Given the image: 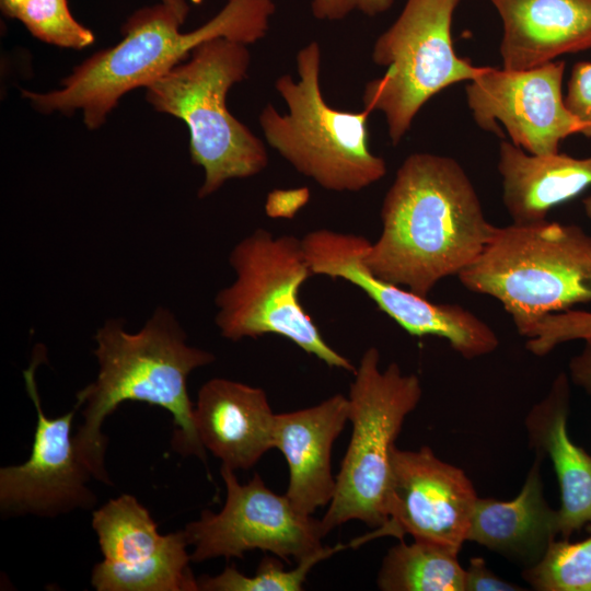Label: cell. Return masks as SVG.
Here are the masks:
<instances>
[{"label": "cell", "instance_id": "4fadbf2b", "mask_svg": "<svg viewBox=\"0 0 591 591\" xmlns=\"http://www.w3.org/2000/svg\"><path fill=\"white\" fill-rule=\"evenodd\" d=\"M46 362V348L37 345L23 378L36 410L32 451L27 461L0 468L2 518L35 515L55 518L77 509L90 510L96 496L89 487L93 478L81 461L71 427L79 406L50 418L42 408L35 371Z\"/></svg>", "mask_w": 591, "mask_h": 591}, {"label": "cell", "instance_id": "cb8c5ba5", "mask_svg": "<svg viewBox=\"0 0 591 591\" xmlns=\"http://www.w3.org/2000/svg\"><path fill=\"white\" fill-rule=\"evenodd\" d=\"M523 577L540 591H591V536L575 543L554 538Z\"/></svg>", "mask_w": 591, "mask_h": 591}, {"label": "cell", "instance_id": "d4e9b609", "mask_svg": "<svg viewBox=\"0 0 591 591\" xmlns=\"http://www.w3.org/2000/svg\"><path fill=\"white\" fill-rule=\"evenodd\" d=\"M9 16L37 39L60 48L80 50L95 40L93 32L73 18L67 0H24Z\"/></svg>", "mask_w": 591, "mask_h": 591}, {"label": "cell", "instance_id": "8992f818", "mask_svg": "<svg viewBox=\"0 0 591 591\" xmlns=\"http://www.w3.org/2000/svg\"><path fill=\"white\" fill-rule=\"evenodd\" d=\"M299 80L282 74L275 88L288 106L268 103L258 123L268 144L299 173L326 190L359 192L386 174V162L369 148L370 112L328 105L320 85L321 48L311 42L297 54Z\"/></svg>", "mask_w": 591, "mask_h": 591}, {"label": "cell", "instance_id": "8fae6325", "mask_svg": "<svg viewBox=\"0 0 591 591\" xmlns=\"http://www.w3.org/2000/svg\"><path fill=\"white\" fill-rule=\"evenodd\" d=\"M227 489L219 512L205 509L184 532L193 547L190 559L201 563L217 557L243 558L254 549L271 553L290 564L323 547L320 520L301 513L286 495L269 489L258 474L240 484L234 471L222 465Z\"/></svg>", "mask_w": 591, "mask_h": 591}, {"label": "cell", "instance_id": "5bb4252c", "mask_svg": "<svg viewBox=\"0 0 591 591\" xmlns=\"http://www.w3.org/2000/svg\"><path fill=\"white\" fill-rule=\"evenodd\" d=\"M102 561L91 584L97 591H199L183 531L160 534L150 512L123 494L92 512Z\"/></svg>", "mask_w": 591, "mask_h": 591}, {"label": "cell", "instance_id": "3957f363", "mask_svg": "<svg viewBox=\"0 0 591 591\" xmlns=\"http://www.w3.org/2000/svg\"><path fill=\"white\" fill-rule=\"evenodd\" d=\"M275 10L274 0H225L212 19L183 33L164 3L143 7L124 23L119 43L74 66L58 89H23L21 95L42 114L79 112L88 129H99L125 94L146 89L204 42L225 37L250 45L265 37Z\"/></svg>", "mask_w": 591, "mask_h": 591}, {"label": "cell", "instance_id": "836d02e7", "mask_svg": "<svg viewBox=\"0 0 591 591\" xmlns=\"http://www.w3.org/2000/svg\"><path fill=\"white\" fill-rule=\"evenodd\" d=\"M582 204L584 212L591 222V194L583 199Z\"/></svg>", "mask_w": 591, "mask_h": 591}, {"label": "cell", "instance_id": "6da1fadb", "mask_svg": "<svg viewBox=\"0 0 591 591\" xmlns=\"http://www.w3.org/2000/svg\"><path fill=\"white\" fill-rule=\"evenodd\" d=\"M382 230L364 251L370 271L426 297L483 253L497 228L460 163L416 152L398 167L381 206Z\"/></svg>", "mask_w": 591, "mask_h": 591}, {"label": "cell", "instance_id": "5b68a950", "mask_svg": "<svg viewBox=\"0 0 591 591\" xmlns=\"http://www.w3.org/2000/svg\"><path fill=\"white\" fill-rule=\"evenodd\" d=\"M457 278L467 290L498 300L525 336L543 316L591 301V235L547 220L498 227Z\"/></svg>", "mask_w": 591, "mask_h": 591}, {"label": "cell", "instance_id": "83f0119b", "mask_svg": "<svg viewBox=\"0 0 591 591\" xmlns=\"http://www.w3.org/2000/svg\"><path fill=\"white\" fill-rule=\"evenodd\" d=\"M394 0H312L314 18L323 21H340L352 12L375 16L390 10Z\"/></svg>", "mask_w": 591, "mask_h": 591}, {"label": "cell", "instance_id": "30bf717a", "mask_svg": "<svg viewBox=\"0 0 591 591\" xmlns=\"http://www.w3.org/2000/svg\"><path fill=\"white\" fill-rule=\"evenodd\" d=\"M301 240L313 276L343 279L356 286L409 335L443 338L465 359L483 357L498 348L494 329L465 308L431 302L374 276L363 259L370 242L364 236L318 229Z\"/></svg>", "mask_w": 591, "mask_h": 591}, {"label": "cell", "instance_id": "f546056e", "mask_svg": "<svg viewBox=\"0 0 591 591\" xmlns=\"http://www.w3.org/2000/svg\"><path fill=\"white\" fill-rule=\"evenodd\" d=\"M308 199L306 188L276 189L267 197L266 213L271 218H292Z\"/></svg>", "mask_w": 591, "mask_h": 591}, {"label": "cell", "instance_id": "44dd1931", "mask_svg": "<svg viewBox=\"0 0 591 591\" xmlns=\"http://www.w3.org/2000/svg\"><path fill=\"white\" fill-rule=\"evenodd\" d=\"M536 459L519 495L512 500L477 498L466 541L497 553L537 561L558 531V513L546 502Z\"/></svg>", "mask_w": 591, "mask_h": 591}, {"label": "cell", "instance_id": "1f68e13d", "mask_svg": "<svg viewBox=\"0 0 591 591\" xmlns=\"http://www.w3.org/2000/svg\"><path fill=\"white\" fill-rule=\"evenodd\" d=\"M161 2L174 12L182 24L185 23L190 10L187 0H161Z\"/></svg>", "mask_w": 591, "mask_h": 591}, {"label": "cell", "instance_id": "52a82bcc", "mask_svg": "<svg viewBox=\"0 0 591 591\" xmlns=\"http://www.w3.org/2000/svg\"><path fill=\"white\" fill-rule=\"evenodd\" d=\"M229 263L236 278L215 299L222 337L239 341L279 335L331 368L356 371L327 344L300 302V288L313 276L302 240L256 229L234 245Z\"/></svg>", "mask_w": 591, "mask_h": 591}, {"label": "cell", "instance_id": "ffe728a7", "mask_svg": "<svg viewBox=\"0 0 591 591\" xmlns=\"http://www.w3.org/2000/svg\"><path fill=\"white\" fill-rule=\"evenodd\" d=\"M498 171L502 201L515 224L545 221L554 207L591 186V157L531 154L511 141L499 146Z\"/></svg>", "mask_w": 591, "mask_h": 591}, {"label": "cell", "instance_id": "4316f807", "mask_svg": "<svg viewBox=\"0 0 591 591\" xmlns=\"http://www.w3.org/2000/svg\"><path fill=\"white\" fill-rule=\"evenodd\" d=\"M565 103L583 124L581 131L591 137V62H577L570 73Z\"/></svg>", "mask_w": 591, "mask_h": 591}, {"label": "cell", "instance_id": "7402d4cb", "mask_svg": "<svg viewBox=\"0 0 591 591\" xmlns=\"http://www.w3.org/2000/svg\"><path fill=\"white\" fill-rule=\"evenodd\" d=\"M457 554L442 545L402 540L384 556L378 587L383 591H464Z\"/></svg>", "mask_w": 591, "mask_h": 591}, {"label": "cell", "instance_id": "2e32d148", "mask_svg": "<svg viewBox=\"0 0 591 591\" xmlns=\"http://www.w3.org/2000/svg\"><path fill=\"white\" fill-rule=\"evenodd\" d=\"M348 420L349 401L343 394L308 408L276 414L274 448L283 454L289 467L285 495L303 514L312 515L334 497L332 449Z\"/></svg>", "mask_w": 591, "mask_h": 591}, {"label": "cell", "instance_id": "603a6c76", "mask_svg": "<svg viewBox=\"0 0 591 591\" xmlns=\"http://www.w3.org/2000/svg\"><path fill=\"white\" fill-rule=\"evenodd\" d=\"M347 548L349 545L343 543L323 546L298 561L293 569H285L277 556H265L254 576H246L232 565L219 575L199 577L198 588L199 591H301L316 564Z\"/></svg>", "mask_w": 591, "mask_h": 591}, {"label": "cell", "instance_id": "ba28073f", "mask_svg": "<svg viewBox=\"0 0 591 591\" xmlns=\"http://www.w3.org/2000/svg\"><path fill=\"white\" fill-rule=\"evenodd\" d=\"M379 362L378 348L370 347L354 372L348 395L352 431L334 497L320 520L324 536L351 520L372 528L387 520L391 452L422 389L416 374L403 373L395 362L381 371Z\"/></svg>", "mask_w": 591, "mask_h": 591}, {"label": "cell", "instance_id": "9a60e30c", "mask_svg": "<svg viewBox=\"0 0 591 591\" xmlns=\"http://www.w3.org/2000/svg\"><path fill=\"white\" fill-rule=\"evenodd\" d=\"M564 72V61L522 70L484 66L465 88L475 123L499 135L502 125L510 141L531 154L558 152L564 139L583 129L565 103Z\"/></svg>", "mask_w": 591, "mask_h": 591}, {"label": "cell", "instance_id": "484cf974", "mask_svg": "<svg viewBox=\"0 0 591 591\" xmlns=\"http://www.w3.org/2000/svg\"><path fill=\"white\" fill-rule=\"evenodd\" d=\"M524 337L528 338L526 349L543 357L560 344L591 338V312L570 309L547 314Z\"/></svg>", "mask_w": 591, "mask_h": 591}, {"label": "cell", "instance_id": "ac0fdd59", "mask_svg": "<svg viewBox=\"0 0 591 591\" xmlns=\"http://www.w3.org/2000/svg\"><path fill=\"white\" fill-rule=\"evenodd\" d=\"M502 22V67L522 70L591 49V0H489Z\"/></svg>", "mask_w": 591, "mask_h": 591}, {"label": "cell", "instance_id": "4dcf8cb0", "mask_svg": "<svg viewBox=\"0 0 591 591\" xmlns=\"http://www.w3.org/2000/svg\"><path fill=\"white\" fill-rule=\"evenodd\" d=\"M570 380L591 395V338L584 340L582 350L569 362Z\"/></svg>", "mask_w": 591, "mask_h": 591}, {"label": "cell", "instance_id": "9c48e42d", "mask_svg": "<svg viewBox=\"0 0 591 591\" xmlns=\"http://www.w3.org/2000/svg\"><path fill=\"white\" fill-rule=\"evenodd\" d=\"M459 2L406 0L397 19L373 45V62L386 70L366 84L363 108L384 115L394 146L432 96L473 80L483 70L484 66L455 53L452 21Z\"/></svg>", "mask_w": 591, "mask_h": 591}, {"label": "cell", "instance_id": "d6a6232c", "mask_svg": "<svg viewBox=\"0 0 591 591\" xmlns=\"http://www.w3.org/2000/svg\"><path fill=\"white\" fill-rule=\"evenodd\" d=\"M1 9L5 15H10L11 12L24 0H0Z\"/></svg>", "mask_w": 591, "mask_h": 591}, {"label": "cell", "instance_id": "d6986e66", "mask_svg": "<svg viewBox=\"0 0 591 591\" xmlns=\"http://www.w3.org/2000/svg\"><path fill=\"white\" fill-rule=\"evenodd\" d=\"M569 379L560 373L525 419L531 447L536 454L547 455L554 465L561 500L558 531L567 540L591 523V455L569 438Z\"/></svg>", "mask_w": 591, "mask_h": 591}, {"label": "cell", "instance_id": "277c9868", "mask_svg": "<svg viewBox=\"0 0 591 591\" xmlns=\"http://www.w3.org/2000/svg\"><path fill=\"white\" fill-rule=\"evenodd\" d=\"M247 45L216 37L149 84L146 101L160 113L185 123L189 154L202 167L198 197L206 198L228 181L259 174L268 165L264 142L227 106L230 89L247 77Z\"/></svg>", "mask_w": 591, "mask_h": 591}, {"label": "cell", "instance_id": "f1b7e54d", "mask_svg": "<svg viewBox=\"0 0 591 591\" xmlns=\"http://www.w3.org/2000/svg\"><path fill=\"white\" fill-rule=\"evenodd\" d=\"M518 586L502 580L496 576L482 557L470 559L468 567L464 569V591H518Z\"/></svg>", "mask_w": 591, "mask_h": 591}, {"label": "cell", "instance_id": "7c38bea8", "mask_svg": "<svg viewBox=\"0 0 591 591\" xmlns=\"http://www.w3.org/2000/svg\"><path fill=\"white\" fill-rule=\"evenodd\" d=\"M477 495L465 472L440 460L425 445L418 451L391 452L386 522L348 545L393 536L429 542L460 552L467 538Z\"/></svg>", "mask_w": 591, "mask_h": 591}, {"label": "cell", "instance_id": "e0dca14e", "mask_svg": "<svg viewBox=\"0 0 591 591\" xmlns=\"http://www.w3.org/2000/svg\"><path fill=\"white\" fill-rule=\"evenodd\" d=\"M194 420L205 450L233 471L253 467L274 448L276 413L260 387L211 379L199 389Z\"/></svg>", "mask_w": 591, "mask_h": 591}, {"label": "cell", "instance_id": "7a4b0ae2", "mask_svg": "<svg viewBox=\"0 0 591 591\" xmlns=\"http://www.w3.org/2000/svg\"><path fill=\"white\" fill-rule=\"evenodd\" d=\"M187 336L174 314L162 306L136 333L124 321L107 320L94 336L96 379L77 393L76 405L83 422L73 434L81 461L94 479L112 485L105 468L107 438L103 424L124 402L136 401L166 409L176 429L172 447L183 455L206 461L195 427L194 405L187 391L192 371L210 364V351L187 344Z\"/></svg>", "mask_w": 591, "mask_h": 591}]
</instances>
